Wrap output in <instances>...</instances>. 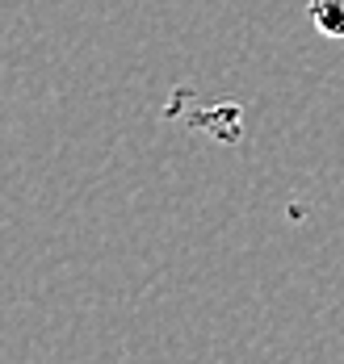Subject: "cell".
Segmentation results:
<instances>
[{
    "instance_id": "cell-1",
    "label": "cell",
    "mask_w": 344,
    "mask_h": 364,
    "mask_svg": "<svg viewBox=\"0 0 344 364\" xmlns=\"http://www.w3.org/2000/svg\"><path fill=\"white\" fill-rule=\"evenodd\" d=\"M311 26L328 38H344V0H311Z\"/></svg>"
}]
</instances>
